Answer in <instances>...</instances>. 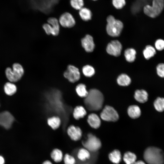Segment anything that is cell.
<instances>
[{
  "label": "cell",
  "instance_id": "6da1fadb",
  "mask_svg": "<svg viewBox=\"0 0 164 164\" xmlns=\"http://www.w3.org/2000/svg\"><path fill=\"white\" fill-rule=\"evenodd\" d=\"M104 101V96L102 93L97 89H93L88 91L84 102L86 108L89 110L98 111L101 108Z\"/></svg>",
  "mask_w": 164,
  "mask_h": 164
},
{
  "label": "cell",
  "instance_id": "7a4b0ae2",
  "mask_svg": "<svg viewBox=\"0 0 164 164\" xmlns=\"http://www.w3.org/2000/svg\"><path fill=\"white\" fill-rule=\"evenodd\" d=\"M143 158L148 164H164V153L160 149L155 147H149L145 150Z\"/></svg>",
  "mask_w": 164,
  "mask_h": 164
},
{
  "label": "cell",
  "instance_id": "3957f363",
  "mask_svg": "<svg viewBox=\"0 0 164 164\" xmlns=\"http://www.w3.org/2000/svg\"><path fill=\"white\" fill-rule=\"evenodd\" d=\"M107 21L106 31L108 34L113 37L119 36L123 28L122 22L121 21L116 19L112 15L107 17Z\"/></svg>",
  "mask_w": 164,
  "mask_h": 164
},
{
  "label": "cell",
  "instance_id": "277c9868",
  "mask_svg": "<svg viewBox=\"0 0 164 164\" xmlns=\"http://www.w3.org/2000/svg\"><path fill=\"white\" fill-rule=\"evenodd\" d=\"M164 8V0H153L152 5L147 4L143 7L144 13L148 16L154 18L159 16Z\"/></svg>",
  "mask_w": 164,
  "mask_h": 164
},
{
  "label": "cell",
  "instance_id": "5b68a950",
  "mask_svg": "<svg viewBox=\"0 0 164 164\" xmlns=\"http://www.w3.org/2000/svg\"><path fill=\"white\" fill-rule=\"evenodd\" d=\"M24 73V69L22 66L17 63H14L12 65V69L7 68L5 70L6 76L11 82H15L19 80Z\"/></svg>",
  "mask_w": 164,
  "mask_h": 164
},
{
  "label": "cell",
  "instance_id": "8992f818",
  "mask_svg": "<svg viewBox=\"0 0 164 164\" xmlns=\"http://www.w3.org/2000/svg\"><path fill=\"white\" fill-rule=\"evenodd\" d=\"M82 144L84 148L90 152H96L98 151L102 145L100 139L91 133L87 135V139L82 142Z\"/></svg>",
  "mask_w": 164,
  "mask_h": 164
},
{
  "label": "cell",
  "instance_id": "52a82bcc",
  "mask_svg": "<svg viewBox=\"0 0 164 164\" xmlns=\"http://www.w3.org/2000/svg\"><path fill=\"white\" fill-rule=\"evenodd\" d=\"M47 22V23L44 24L43 26V28L46 33L48 35H58L60 29L58 20L56 18L51 17L48 19Z\"/></svg>",
  "mask_w": 164,
  "mask_h": 164
},
{
  "label": "cell",
  "instance_id": "ba28073f",
  "mask_svg": "<svg viewBox=\"0 0 164 164\" xmlns=\"http://www.w3.org/2000/svg\"><path fill=\"white\" fill-rule=\"evenodd\" d=\"M101 118L108 121H116L119 118L118 114L112 107L108 105L105 106L100 114Z\"/></svg>",
  "mask_w": 164,
  "mask_h": 164
},
{
  "label": "cell",
  "instance_id": "9c48e42d",
  "mask_svg": "<svg viewBox=\"0 0 164 164\" xmlns=\"http://www.w3.org/2000/svg\"><path fill=\"white\" fill-rule=\"evenodd\" d=\"M64 77L71 83H75L80 79V75L79 69L76 67L70 65L63 73Z\"/></svg>",
  "mask_w": 164,
  "mask_h": 164
},
{
  "label": "cell",
  "instance_id": "30bf717a",
  "mask_svg": "<svg viewBox=\"0 0 164 164\" xmlns=\"http://www.w3.org/2000/svg\"><path fill=\"white\" fill-rule=\"evenodd\" d=\"M58 20L60 25L65 28L72 27L76 23L75 20L73 15L67 12L61 14Z\"/></svg>",
  "mask_w": 164,
  "mask_h": 164
},
{
  "label": "cell",
  "instance_id": "8fae6325",
  "mask_svg": "<svg viewBox=\"0 0 164 164\" xmlns=\"http://www.w3.org/2000/svg\"><path fill=\"white\" fill-rule=\"evenodd\" d=\"M15 120L13 116L8 111L0 113V125L6 129L10 128Z\"/></svg>",
  "mask_w": 164,
  "mask_h": 164
},
{
  "label": "cell",
  "instance_id": "7c38bea8",
  "mask_svg": "<svg viewBox=\"0 0 164 164\" xmlns=\"http://www.w3.org/2000/svg\"><path fill=\"white\" fill-rule=\"evenodd\" d=\"M122 48L121 43L117 40H114L108 44L107 47L106 51L109 54L118 56L121 54Z\"/></svg>",
  "mask_w": 164,
  "mask_h": 164
},
{
  "label": "cell",
  "instance_id": "4fadbf2b",
  "mask_svg": "<svg viewBox=\"0 0 164 164\" xmlns=\"http://www.w3.org/2000/svg\"><path fill=\"white\" fill-rule=\"evenodd\" d=\"M67 132L70 139L75 141L80 140L82 136V132L80 128L78 127L73 125L68 127Z\"/></svg>",
  "mask_w": 164,
  "mask_h": 164
},
{
  "label": "cell",
  "instance_id": "5bb4252c",
  "mask_svg": "<svg viewBox=\"0 0 164 164\" xmlns=\"http://www.w3.org/2000/svg\"><path fill=\"white\" fill-rule=\"evenodd\" d=\"M82 46L87 52H91L94 50L95 45L92 37L87 35L81 40Z\"/></svg>",
  "mask_w": 164,
  "mask_h": 164
},
{
  "label": "cell",
  "instance_id": "9a60e30c",
  "mask_svg": "<svg viewBox=\"0 0 164 164\" xmlns=\"http://www.w3.org/2000/svg\"><path fill=\"white\" fill-rule=\"evenodd\" d=\"M87 121L90 125L93 128L97 129L100 126V119L98 116L95 114H90L88 116Z\"/></svg>",
  "mask_w": 164,
  "mask_h": 164
},
{
  "label": "cell",
  "instance_id": "2e32d148",
  "mask_svg": "<svg viewBox=\"0 0 164 164\" xmlns=\"http://www.w3.org/2000/svg\"><path fill=\"white\" fill-rule=\"evenodd\" d=\"M108 157L110 161L112 163L118 164L121 159V152L118 149H114L109 154Z\"/></svg>",
  "mask_w": 164,
  "mask_h": 164
},
{
  "label": "cell",
  "instance_id": "e0dca14e",
  "mask_svg": "<svg viewBox=\"0 0 164 164\" xmlns=\"http://www.w3.org/2000/svg\"><path fill=\"white\" fill-rule=\"evenodd\" d=\"M148 94L144 90H137L135 93L134 98L138 102L141 103L146 102L148 99Z\"/></svg>",
  "mask_w": 164,
  "mask_h": 164
},
{
  "label": "cell",
  "instance_id": "ac0fdd59",
  "mask_svg": "<svg viewBox=\"0 0 164 164\" xmlns=\"http://www.w3.org/2000/svg\"><path fill=\"white\" fill-rule=\"evenodd\" d=\"M128 113L131 118L135 119L141 115V111L139 107L136 105H131L128 109Z\"/></svg>",
  "mask_w": 164,
  "mask_h": 164
},
{
  "label": "cell",
  "instance_id": "d6986e66",
  "mask_svg": "<svg viewBox=\"0 0 164 164\" xmlns=\"http://www.w3.org/2000/svg\"><path fill=\"white\" fill-rule=\"evenodd\" d=\"M79 11V15L83 20L87 21L91 19L92 13L89 9L86 7H83Z\"/></svg>",
  "mask_w": 164,
  "mask_h": 164
},
{
  "label": "cell",
  "instance_id": "ffe728a7",
  "mask_svg": "<svg viewBox=\"0 0 164 164\" xmlns=\"http://www.w3.org/2000/svg\"><path fill=\"white\" fill-rule=\"evenodd\" d=\"M50 157L54 162L59 163L63 160V152L61 150L55 148L53 149L51 152Z\"/></svg>",
  "mask_w": 164,
  "mask_h": 164
},
{
  "label": "cell",
  "instance_id": "44dd1931",
  "mask_svg": "<svg viewBox=\"0 0 164 164\" xmlns=\"http://www.w3.org/2000/svg\"><path fill=\"white\" fill-rule=\"evenodd\" d=\"M77 156L80 160L84 162L90 158L91 154L89 151L84 147L79 149Z\"/></svg>",
  "mask_w": 164,
  "mask_h": 164
},
{
  "label": "cell",
  "instance_id": "7402d4cb",
  "mask_svg": "<svg viewBox=\"0 0 164 164\" xmlns=\"http://www.w3.org/2000/svg\"><path fill=\"white\" fill-rule=\"evenodd\" d=\"M137 156L133 152L127 151L124 154L123 159L126 164H134L136 161Z\"/></svg>",
  "mask_w": 164,
  "mask_h": 164
},
{
  "label": "cell",
  "instance_id": "603a6c76",
  "mask_svg": "<svg viewBox=\"0 0 164 164\" xmlns=\"http://www.w3.org/2000/svg\"><path fill=\"white\" fill-rule=\"evenodd\" d=\"M87 114L84 108L81 106H78L74 109L73 112V117L76 120L83 118Z\"/></svg>",
  "mask_w": 164,
  "mask_h": 164
},
{
  "label": "cell",
  "instance_id": "cb8c5ba5",
  "mask_svg": "<svg viewBox=\"0 0 164 164\" xmlns=\"http://www.w3.org/2000/svg\"><path fill=\"white\" fill-rule=\"evenodd\" d=\"M4 89L5 94L9 96L14 94L17 91L16 85L11 82L6 83L4 85Z\"/></svg>",
  "mask_w": 164,
  "mask_h": 164
},
{
  "label": "cell",
  "instance_id": "d4e9b609",
  "mask_svg": "<svg viewBox=\"0 0 164 164\" xmlns=\"http://www.w3.org/2000/svg\"><path fill=\"white\" fill-rule=\"evenodd\" d=\"M48 125L53 129H56L60 126L61 120L58 116H53L48 118L47 119Z\"/></svg>",
  "mask_w": 164,
  "mask_h": 164
},
{
  "label": "cell",
  "instance_id": "484cf974",
  "mask_svg": "<svg viewBox=\"0 0 164 164\" xmlns=\"http://www.w3.org/2000/svg\"><path fill=\"white\" fill-rule=\"evenodd\" d=\"M117 82L118 84L121 86H125L129 85L131 83L130 77L125 74L120 75L117 78Z\"/></svg>",
  "mask_w": 164,
  "mask_h": 164
},
{
  "label": "cell",
  "instance_id": "4316f807",
  "mask_svg": "<svg viewBox=\"0 0 164 164\" xmlns=\"http://www.w3.org/2000/svg\"><path fill=\"white\" fill-rule=\"evenodd\" d=\"M143 54L145 58L149 60L153 56L156 54V51L155 48L151 45L147 46L143 51Z\"/></svg>",
  "mask_w": 164,
  "mask_h": 164
},
{
  "label": "cell",
  "instance_id": "83f0119b",
  "mask_svg": "<svg viewBox=\"0 0 164 164\" xmlns=\"http://www.w3.org/2000/svg\"><path fill=\"white\" fill-rule=\"evenodd\" d=\"M136 52L132 48H128L125 50L124 55L126 60L129 62H132L135 59Z\"/></svg>",
  "mask_w": 164,
  "mask_h": 164
},
{
  "label": "cell",
  "instance_id": "f1b7e54d",
  "mask_svg": "<svg viewBox=\"0 0 164 164\" xmlns=\"http://www.w3.org/2000/svg\"><path fill=\"white\" fill-rule=\"evenodd\" d=\"M76 91L78 95L81 97H85L88 94L86 85L83 84H80L76 87Z\"/></svg>",
  "mask_w": 164,
  "mask_h": 164
},
{
  "label": "cell",
  "instance_id": "f546056e",
  "mask_svg": "<svg viewBox=\"0 0 164 164\" xmlns=\"http://www.w3.org/2000/svg\"><path fill=\"white\" fill-rule=\"evenodd\" d=\"M154 105L155 109L159 112L164 111V98L158 97L155 100Z\"/></svg>",
  "mask_w": 164,
  "mask_h": 164
},
{
  "label": "cell",
  "instance_id": "4dcf8cb0",
  "mask_svg": "<svg viewBox=\"0 0 164 164\" xmlns=\"http://www.w3.org/2000/svg\"><path fill=\"white\" fill-rule=\"evenodd\" d=\"M82 71L84 75L88 77H92L95 73V70L94 68L88 65H85L83 67Z\"/></svg>",
  "mask_w": 164,
  "mask_h": 164
},
{
  "label": "cell",
  "instance_id": "1f68e13d",
  "mask_svg": "<svg viewBox=\"0 0 164 164\" xmlns=\"http://www.w3.org/2000/svg\"><path fill=\"white\" fill-rule=\"evenodd\" d=\"M70 4L73 9L78 10L84 7V0H70Z\"/></svg>",
  "mask_w": 164,
  "mask_h": 164
},
{
  "label": "cell",
  "instance_id": "d6a6232c",
  "mask_svg": "<svg viewBox=\"0 0 164 164\" xmlns=\"http://www.w3.org/2000/svg\"><path fill=\"white\" fill-rule=\"evenodd\" d=\"M64 164H76V160L75 158L69 154H66L63 159Z\"/></svg>",
  "mask_w": 164,
  "mask_h": 164
},
{
  "label": "cell",
  "instance_id": "836d02e7",
  "mask_svg": "<svg viewBox=\"0 0 164 164\" xmlns=\"http://www.w3.org/2000/svg\"><path fill=\"white\" fill-rule=\"evenodd\" d=\"M112 3L114 7L118 9H121L125 5V0H112Z\"/></svg>",
  "mask_w": 164,
  "mask_h": 164
},
{
  "label": "cell",
  "instance_id": "e575fe53",
  "mask_svg": "<svg viewBox=\"0 0 164 164\" xmlns=\"http://www.w3.org/2000/svg\"><path fill=\"white\" fill-rule=\"evenodd\" d=\"M157 74L160 77L164 78V63H160L156 67Z\"/></svg>",
  "mask_w": 164,
  "mask_h": 164
},
{
  "label": "cell",
  "instance_id": "d590c367",
  "mask_svg": "<svg viewBox=\"0 0 164 164\" xmlns=\"http://www.w3.org/2000/svg\"><path fill=\"white\" fill-rule=\"evenodd\" d=\"M155 45L157 50H162L164 49V40L161 39H158L156 41Z\"/></svg>",
  "mask_w": 164,
  "mask_h": 164
},
{
  "label": "cell",
  "instance_id": "8d00e7d4",
  "mask_svg": "<svg viewBox=\"0 0 164 164\" xmlns=\"http://www.w3.org/2000/svg\"><path fill=\"white\" fill-rule=\"evenodd\" d=\"M5 163L4 159L2 156L0 155V164H4Z\"/></svg>",
  "mask_w": 164,
  "mask_h": 164
},
{
  "label": "cell",
  "instance_id": "74e56055",
  "mask_svg": "<svg viewBox=\"0 0 164 164\" xmlns=\"http://www.w3.org/2000/svg\"><path fill=\"white\" fill-rule=\"evenodd\" d=\"M134 164H146L142 160H139L136 161Z\"/></svg>",
  "mask_w": 164,
  "mask_h": 164
},
{
  "label": "cell",
  "instance_id": "f35d334b",
  "mask_svg": "<svg viewBox=\"0 0 164 164\" xmlns=\"http://www.w3.org/2000/svg\"><path fill=\"white\" fill-rule=\"evenodd\" d=\"M42 164H53V163L49 160H46L44 161Z\"/></svg>",
  "mask_w": 164,
  "mask_h": 164
},
{
  "label": "cell",
  "instance_id": "ab89813d",
  "mask_svg": "<svg viewBox=\"0 0 164 164\" xmlns=\"http://www.w3.org/2000/svg\"><path fill=\"white\" fill-rule=\"evenodd\" d=\"M92 0L95 1H97L98 0Z\"/></svg>",
  "mask_w": 164,
  "mask_h": 164
}]
</instances>
